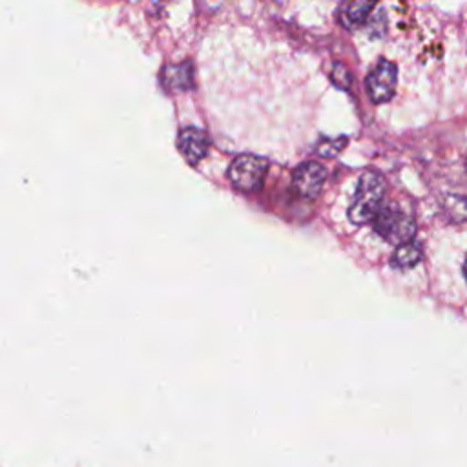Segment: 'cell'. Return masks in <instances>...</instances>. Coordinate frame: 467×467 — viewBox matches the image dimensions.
I'll return each mask as SVG.
<instances>
[{"label":"cell","mask_w":467,"mask_h":467,"mask_svg":"<svg viewBox=\"0 0 467 467\" xmlns=\"http://www.w3.org/2000/svg\"><path fill=\"white\" fill-rule=\"evenodd\" d=\"M385 195V182L383 179L374 171H365L359 177L354 199L348 206V221L354 224L368 223L376 217V213L381 210Z\"/></svg>","instance_id":"cell-1"},{"label":"cell","mask_w":467,"mask_h":467,"mask_svg":"<svg viewBox=\"0 0 467 467\" xmlns=\"http://www.w3.org/2000/svg\"><path fill=\"white\" fill-rule=\"evenodd\" d=\"M268 173V161L254 153L237 155L228 166L230 182L243 192H257Z\"/></svg>","instance_id":"cell-2"},{"label":"cell","mask_w":467,"mask_h":467,"mask_svg":"<svg viewBox=\"0 0 467 467\" xmlns=\"http://www.w3.org/2000/svg\"><path fill=\"white\" fill-rule=\"evenodd\" d=\"M372 226L379 237L392 244L414 239L416 234L414 219L392 206H381V210L372 219Z\"/></svg>","instance_id":"cell-3"},{"label":"cell","mask_w":467,"mask_h":467,"mask_svg":"<svg viewBox=\"0 0 467 467\" xmlns=\"http://www.w3.org/2000/svg\"><path fill=\"white\" fill-rule=\"evenodd\" d=\"M398 82V67L387 58H379L365 78V88L374 104L389 102L394 97Z\"/></svg>","instance_id":"cell-4"},{"label":"cell","mask_w":467,"mask_h":467,"mask_svg":"<svg viewBox=\"0 0 467 467\" xmlns=\"http://www.w3.org/2000/svg\"><path fill=\"white\" fill-rule=\"evenodd\" d=\"M327 171L319 162L305 161L292 173V190L297 197L312 201L319 195Z\"/></svg>","instance_id":"cell-5"},{"label":"cell","mask_w":467,"mask_h":467,"mask_svg":"<svg viewBox=\"0 0 467 467\" xmlns=\"http://www.w3.org/2000/svg\"><path fill=\"white\" fill-rule=\"evenodd\" d=\"M208 135L199 128H182L177 137V148L190 164H197L208 153Z\"/></svg>","instance_id":"cell-6"},{"label":"cell","mask_w":467,"mask_h":467,"mask_svg":"<svg viewBox=\"0 0 467 467\" xmlns=\"http://www.w3.org/2000/svg\"><path fill=\"white\" fill-rule=\"evenodd\" d=\"M376 2L378 0H343L336 13L337 22L347 29L363 26L368 20Z\"/></svg>","instance_id":"cell-7"},{"label":"cell","mask_w":467,"mask_h":467,"mask_svg":"<svg viewBox=\"0 0 467 467\" xmlns=\"http://www.w3.org/2000/svg\"><path fill=\"white\" fill-rule=\"evenodd\" d=\"M162 84L171 91H186L193 86V64L190 60L166 66L161 73Z\"/></svg>","instance_id":"cell-8"},{"label":"cell","mask_w":467,"mask_h":467,"mask_svg":"<svg viewBox=\"0 0 467 467\" xmlns=\"http://www.w3.org/2000/svg\"><path fill=\"white\" fill-rule=\"evenodd\" d=\"M421 255H423L421 244L418 241H414V239H409L405 243L396 244V250H394V254L390 257V265L394 268H401V270L412 268V266H416L421 261Z\"/></svg>","instance_id":"cell-9"},{"label":"cell","mask_w":467,"mask_h":467,"mask_svg":"<svg viewBox=\"0 0 467 467\" xmlns=\"http://www.w3.org/2000/svg\"><path fill=\"white\" fill-rule=\"evenodd\" d=\"M443 206L452 221H460V223L467 221V195H458V193L445 195Z\"/></svg>","instance_id":"cell-10"},{"label":"cell","mask_w":467,"mask_h":467,"mask_svg":"<svg viewBox=\"0 0 467 467\" xmlns=\"http://www.w3.org/2000/svg\"><path fill=\"white\" fill-rule=\"evenodd\" d=\"M330 80H332L339 89H348L350 84H352V77H350L348 69H347L341 62H336V64L332 66Z\"/></svg>","instance_id":"cell-11"},{"label":"cell","mask_w":467,"mask_h":467,"mask_svg":"<svg viewBox=\"0 0 467 467\" xmlns=\"http://www.w3.org/2000/svg\"><path fill=\"white\" fill-rule=\"evenodd\" d=\"M462 272H463V277L467 281V255H465V261H463V266H462Z\"/></svg>","instance_id":"cell-12"}]
</instances>
